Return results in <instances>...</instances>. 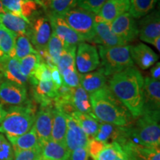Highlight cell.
I'll return each instance as SVG.
<instances>
[{"mask_svg":"<svg viewBox=\"0 0 160 160\" xmlns=\"http://www.w3.org/2000/svg\"><path fill=\"white\" fill-rule=\"evenodd\" d=\"M108 88L125 106L132 117L138 118L143 111L144 78L135 67L111 76Z\"/></svg>","mask_w":160,"mask_h":160,"instance_id":"1","label":"cell"},{"mask_svg":"<svg viewBox=\"0 0 160 160\" xmlns=\"http://www.w3.org/2000/svg\"><path fill=\"white\" fill-rule=\"evenodd\" d=\"M92 113L100 122L126 127L132 123V116L117 99L108 86L89 94Z\"/></svg>","mask_w":160,"mask_h":160,"instance_id":"2","label":"cell"},{"mask_svg":"<svg viewBox=\"0 0 160 160\" xmlns=\"http://www.w3.org/2000/svg\"><path fill=\"white\" fill-rule=\"evenodd\" d=\"M126 134L135 145L148 148H159V112L143 111L134 125L126 127Z\"/></svg>","mask_w":160,"mask_h":160,"instance_id":"3","label":"cell"},{"mask_svg":"<svg viewBox=\"0 0 160 160\" xmlns=\"http://www.w3.org/2000/svg\"><path fill=\"white\" fill-rule=\"evenodd\" d=\"M36 107L30 102L20 106H11L0 124V133L6 137H17L28 132L34 125Z\"/></svg>","mask_w":160,"mask_h":160,"instance_id":"4","label":"cell"},{"mask_svg":"<svg viewBox=\"0 0 160 160\" xmlns=\"http://www.w3.org/2000/svg\"><path fill=\"white\" fill-rule=\"evenodd\" d=\"M101 68L105 77L113 76L124 70L133 67L134 62L130 54V46L104 47L99 46Z\"/></svg>","mask_w":160,"mask_h":160,"instance_id":"5","label":"cell"},{"mask_svg":"<svg viewBox=\"0 0 160 160\" xmlns=\"http://www.w3.org/2000/svg\"><path fill=\"white\" fill-rule=\"evenodd\" d=\"M96 16L91 12L75 7L68 11L62 18L85 41L90 42L95 34Z\"/></svg>","mask_w":160,"mask_h":160,"instance_id":"6","label":"cell"},{"mask_svg":"<svg viewBox=\"0 0 160 160\" xmlns=\"http://www.w3.org/2000/svg\"><path fill=\"white\" fill-rule=\"evenodd\" d=\"M52 34V28L47 15L35 16L29 24L27 37L37 52L45 50Z\"/></svg>","mask_w":160,"mask_h":160,"instance_id":"7","label":"cell"},{"mask_svg":"<svg viewBox=\"0 0 160 160\" xmlns=\"http://www.w3.org/2000/svg\"><path fill=\"white\" fill-rule=\"evenodd\" d=\"M77 46L75 64L78 72L83 74L95 71L100 64L99 56L97 48L94 45L84 42Z\"/></svg>","mask_w":160,"mask_h":160,"instance_id":"8","label":"cell"},{"mask_svg":"<svg viewBox=\"0 0 160 160\" xmlns=\"http://www.w3.org/2000/svg\"><path fill=\"white\" fill-rule=\"evenodd\" d=\"M26 86L4 80L0 82V102L11 106L24 105L28 103Z\"/></svg>","mask_w":160,"mask_h":160,"instance_id":"9","label":"cell"},{"mask_svg":"<svg viewBox=\"0 0 160 160\" xmlns=\"http://www.w3.org/2000/svg\"><path fill=\"white\" fill-rule=\"evenodd\" d=\"M90 42L98 44L104 47L128 45V42L118 37L112 31L111 24L96 16L95 34Z\"/></svg>","mask_w":160,"mask_h":160,"instance_id":"10","label":"cell"},{"mask_svg":"<svg viewBox=\"0 0 160 160\" xmlns=\"http://www.w3.org/2000/svg\"><path fill=\"white\" fill-rule=\"evenodd\" d=\"M6 12L13 13L23 19L28 24L39 13V4L34 0H0Z\"/></svg>","mask_w":160,"mask_h":160,"instance_id":"11","label":"cell"},{"mask_svg":"<svg viewBox=\"0 0 160 160\" xmlns=\"http://www.w3.org/2000/svg\"><path fill=\"white\" fill-rule=\"evenodd\" d=\"M112 31L128 43L133 41L139 36V30L134 18L126 12L120 15L111 23Z\"/></svg>","mask_w":160,"mask_h":160,"instance_id":"12","label":"cell"},{"mask_svg":"<svg viewBox=\"0 0 160 160\" xmlns=\"http://www.w3.org/2000/svg\"><path fill=\"white\" fill-rule=\"evenodd\" d=\"M51 22L52 31L63 41L65 45L77 46L85 40L66 23L62 17L47 14Z\"/></svg>","mask_w":160,"mask_h":160,"instance_id":"13","label":"cell"},{"mask_svg":"<svg viewBox=\"0 0 160 160\" xmlns=\"http://www.w3.org/2000/svg\"><path fill=\"white\" fill-rule=\"evenodd\" d=\"M66 122L65 145L70 153L79 148H87L89 139L77 122L71 116L68 114H66Z\"/></svg>","mask_w":160,"mask_h":160,"instance_id":"14","label":"cell"},{"mask_svg":"<svg viewBox=\"0 0 160 160\" xmlns=\"http://www.w3.org/2000/svg\"><path fill=\"white\" fill-rule=\"evenodd\" d=\"M53 108V106H40L39 111L36 113L33 127L39 143L51 139Z\"/></svg>","mask_w":160,"mask_h":160,"instance_id":"15","label":"cell"},{"mask_svg":"<svg viewBox=\"0 0 160 160\" xmlns=\"http://www.w3.org/2000/svg\"><path fill=\"white\" fill-rule=\"evenodd\" d=\"M138 30L140 39L152 44L156 38L160 37L159 11H153L145 16L140 20Z\"/></svg>","mask_w":160,"mask_h":160,"instance_id":"16","label":"cell"},{"mask_svg":"<svg viewBox=\"0 0 160 160\" xmlns=\"http://www.w3.org/2000/svg\"><path fill=\"white\" fill-rule=\"evenodd\" d=\"M143 111L159 112L160 82L145 77L143 83Z\"/></svg>","mask_w":160,"mask_h":160,"instance_id":"17","label":"cell"},{"mask_svg":"<svg viewBox=\"0 0 160 160\" xmlns=\"http://www.w3.org/2000/svg\"><path fill=\"white\" fill-rule=\"evenodd\" d=\"M0 76L8 81L26 86L28 79L21 73L19 60L11 57L0 58Z\"/></svg>","mask_w":160,"mask_h":160,"instance_id":"18","label":"cell"},{"mask_svg":"<svg viewBox=\"0 0 160 160\" xmlns=\"http://www.w3.org/2000/svg\"><path fill=\"white\" fill-rule=\"evenodd\" d=\"M126 127H121L99 121V130L95 139L105 144L118 142L121 145L127 139Z\"/></svg>","mask_w":160,"mask_h":160,"instance_id":"19","label":"cell"},{"mask_svg":"<svg viewBox=\"0 0 160 160\" xmlns=\"http://www.w3.org/2000/svg\"><path fill=\"white\" fill-rule=\"evenodd\" d=\"M130 54L133 62L143 70L151 68L159 59V56L151 48L143 43L130 46Z\"/></svg>","mask_w":160,"mask_h":160,"instance_id":"20","label":"cell"},{"mask_svg":"<svg viewBox=\"0 0 160 160\" xmlns=\"http://www.w3.org/2000/svg\"><path fill=\"white\" fill-rule=\"evenodd\" d=\"M39 149L40 160H68L71 153L65 145L52 139L40 142Z\"/></svg>","mask_w":160,"mask_h":160,"instance_id":"21","label":"cell"},{"mask_svg":"<svg viewBox=\"0 0 160 160\" xmlns=\"http://www.w3.org/2000/svg\"><path fill=\"white\" fill-rule=\"evenodd\" d=\"M129 8L130 0H107L97 16L111 24L116 18L129 11Z\"/></svg>","mask_w":160,"mask_h":160,"instance_id":"22","label":"cell"},{"mask_svg":"<svg viewBox=\"0 0 160 160\" xmlns=\"http://www.w3.org/2000/svg\"><path fill=\"white\" fill-rule=\"evenodd\" d=\"M80 85L88 94L94 93L107 86V77L101 69L79 74Z\"/></svg>","mask_w":160,"mask_h":160,"instance_id":"23","label":"cell"},{"mask_svg":"<svg viewBox=\"0 0 160 160\" xmlns=\"http://www.w3.org/2000/svg\"><path fill=\"white\" fill-rule=\"evenodd\" d=\"M7 139L12 145L14 153L33 149L39 145V139L33 126L25 134L17 137H8Z\"/></svg>","mask_w":160,"mask_h":160,"instance_id":"24","label":"cell"},{"mask_svg":"<svg viewBox=\"0 0 160 160\" xmlns=\"http://www.w3.org/2000/svg\"><path fill=\"white\" fill-rule=\"evenodd\" d=\"M70 116L77 122L89 140L95 139L99 130V120H98L93 114L80 113L79 111H74Z\"/></svg>","mask_w":160,"mask_h":160,"instance_id":"25","label":"cell"},{"mask_svg":"<svg viewBox=\"0 0 160 160\" xmlns=\"http://www.w3.org/2000/svg\"><path fill=\"white\" fill-rule=\"evenodd\" d=\"M66 131H67L66 114L53 106L51 139L58 143L65 145Z\"/></svg>","mask_w":160,"mask_h":160,"instance_id":"26","label":"cell"},{"mask_svg":"<svg viewBox=\"0 0 160 160\" xmlns=\"http://www.w3.org/2000/svg\"><path fill=\"white\" fill-rule=\"evenodd\" d=\"M0 24L17 35H25L27 37L28 33V24L21 17L10 12L0 13Z\"/></svg>","mask_w":160,"mask_h":160,"instance_id":"27","label":"cell"},{"mask_svg":"<svg viewBox=\"0 0 160 160\" xmlns=\"http://www.w3.org/2000/svg\"><path fill=\"white\" fill-rule=\"evenodd\" d=\"M42 8L47 14L62 17L64 15L77 7V0H42Z\"/></svg>","mask_w":160,"mask_h":160,"instance_id":"28","label":"cell"},{"mask_svg":"<svg viewBox=\"0 0 160 160\" xmlns=\"http://www.w3.org/2000/svg\"><path fill=\"white\" fill-rule=\"evenodd\" d=\"M71 104L76 111L80 113H92V108L90 102L89 94L86 92L81 85L75 88H72Z\"/></svg>","mask_w":160,"mask_h":160,"instance_id":"29","label":"cell"},{"mask_svg":"<svg viewBox=\"0 0 160 160\" xmlns=\"http://www.w3.org/2000/svg\"><path fill=\"white\" fill-rule=\"evenodd\" d=\"M17 34L0 24V58L13 55Z\"/></svg>","mask_w":160,"mask_h":160,"instance_id":"30","label":"cell"},{"mask_svg":"<svg viewBox=\"0 0 160 160\" xmlns=\"http://www.w3.org/2000/svg\"><path fill=\"white\" fill-rule=\"evenodd\" d=\"M37 53L28 37L25 35H17L15 41V47L13 50L12 57L20 60L26 56L31 53Z\"/></svg>","mask_w":160,"mask_h":160,"instance_id":"31","label":"cell"},{"mask_svg":"<svg viewBox=\"0 0 160 160\" xmlns=\"http://www.w3.org/2000/svg\"><path fill=\"white\" fill-rule=\"evenodd\" d=\"M156 3L155 0H130L129 13L133 18L139 19L148 14Z\"/></svg>","mask_w":160,"mask_h":160,"instance_id":"32","label":"cell"},{"mask_svg":"<svg viewBox=\"0 0 160 160\" xmlns=\"http://www.w3.org/2000/svg\"><path fill=\"white\" fill-rule=\"evenodd\" d=\"M41 61V57H39L38 52L26 56L25 57L19 60L21 73L24 77L28 79V81L33 77L35 69Z\"/></svg>","mask_w":160,"mask_h":160,"instance_id":"33","label":"cell"},{"mask_svg":"<svg viewBox=\"0 0 160 160\" xmlns=\"http://www.w3.org/2000/svg\"><path fill=\"white\" fill-rule=\"evenodd\" d=\"M77 46L65 45L64 50L59 56L57 63V67L60 73L71 66L76 65V52Z\"/></svg>","mask_w":160,"mask_h":160,"instance_id":"34","label":"cell"},{"mask_svg":"<svg viewBox=\"0 0 160 160\" xmlns=\"http://www.w3.org/2000/svg\"><path fill=\"white\" fill-rule=\"evenodd\" d=\"M125 156V153L122 146L118 142H112L105 145L96 160H117Z\"/></svg>","mask_w":160,"mask_h":160,"instance_id":"35","label":"cell"},{"mask_svg":"<svg viewBox=\"0 0 160 160\" xmlns=\"http://www.w3.org/2000/svg\"><path fill=\"white\" fill-rule=\"evenodd\" d=\"M65 44L63 42L62 39H60L57 35L52 31L51 37L50 38L48 43L47 47H46V51L51 57L52 61L57 65V63L59 59V56L64 50Z\"/></svg>","mask_w":160,"mask_h":160,"instance_id":"36","label":"cell"},{"mask_svg":"<svg viewBox=\"0 0 160 160\" xmlns=\"http://www.w3.org/2000/svg\"><path fill=\"white\" fill-rule=\"evenodd\" d=\"M51 80V68L44 62L41 61L33 73V77L29 79L32 85H36L38 82H50Z\"/></svg>","mask_w":160,"mask_h":160,"instance_id":"37","label":"cell"},{"mask_svg":"<svg viewBox=\"0 0 160 160\" xmlns=\"http://www.w3.org/2000/svg\"><path fill=\"white\" fill-rule=\"evenodd\" d=\"M63 85L71 88H75L80 85L79 73L76 65L71 66L61 72Z\"/></svg>","mask_w":160,"mask_h":160,"instance_id":"38","label":"cell"},{"mask_svg":"<svg viewBox=\"0 0 160 160\" xmlns=\"http://www.w3.org/2000/svg\"><path fill=\"white\" fill-rule=\"evenodd\" d=\"M107 0H77V7L97 15Z\"/></svg>","mask_w":160,"mask_h":160,"instance_id":"39","label":"cell"},{"mask_svg":"<svg viewBox=\"0 0 160 160\" xmlns=\"http://www.w3.org/2000/svg\"><path fill=\"white\" fill-rule=\"evenodd\" d=\"M14 152L5 136L0 133V160H13Z\"/></svg>","mask_w":160,"mask_h":160,"instance_id":"40","label":"cell"},{"mask_svg":"<svg viewBox=\"0 0 160 160\" xmlns=\"http://www.w3.org/2000/svg\"><path fill=\"white\" fill-rule=\"evenodd\" d=\"M106 145L107 144L100 142L96 139H90L87 146L88 152L90 157L93 160L97 159L100 152L102 151Z\"/></svg>","mask_w":160,"mask_h":160,"instance_id":"41","label":"cell"},{"mask_svg":"<svg viewBox=\"0 0 160 160\" xmlns=\"http://www.w3.org/2000/svg\"><path fill=\"white\" fill-rule=\"evenodd\" d=\"M39 145L33 149L14 153L13 160H40Z\"/></svg>","mask_w":160,"mask_h":160,"instance_id":"42","label":"cell"},{"mask_svg":"<svg viewBox=\"0 0 160 160\" xmlns=\"http://www.w3.org/2000/svg\"><path fill=\"white\" fill-rule=\"evenodd\" d=\"M68 160H93L90 157L87 148H79L71 152Z\"/></svg>","mask_w":160,"mask_h":160,"instance_id":"43","label":"cell"},{"mask_svg":"<svg viewBox=\"0 0 160 160\" xmlns=\"http://www.w3.org/2000/svg\"><path fill=\"white\" fill-rule=\"evenodd\" d=\"M51 80L56 87L59 88L60 86L63 85L62 78L61 73H60L59 69L56 65L51 66Z\"/></svg>","mask_w":160,"mask_h":160,"instance_id":"44","label":"cell"},{"mask_svg":"<svg viewBox=\"0 0 160 160\" xmlns=\"http://www.w3.org/2000/svg\"><path fill=\"white\" fill-rule=\"evenodd\" d=\"M151 78L153 79L159 80L160 79V63L157 62L152 68L151 70Z\"/></svg>","mask_w":160,"mask_h":160,"instance_id":"45","label":"cell"},{"mask_svg":"<svg viewBox=\"0 0 160 160\" xmlns=\"http://www.w3.org/2000/svg\"><path fill=\"white\" fill-rule=\"evenodd\" d=\"M6 113H7V111L4 109V108L2 107V105L0 104V124H1L2 122L3 121L4 118L5 117Z\"/></svg>","mask_w":160,"mask_h":160,"instance_id":"46","label":"cell"},{"mask_svg":"<svg viewBox=\"0 0 160 160\" xmlns=\"http://www.w3.org/2000/svg\"><path fill=\"white\" fill-rule=\"evenodd\" d=\"M151 45H153L156 48V49L158 51H160V37H158L153 40V42H152Z\"/></svg>","mask_w":160,"mask_h":160,"instance_id":"47","label":"cell"},{"mask_svg":"<svg viewBox=\"0 0 160 160\" xmlns=\"http://www.w3.org/2000/svg\"><path fill=\"white\" fill-rule=\"evenodd\" d=\"M0 13H6L5 8H3L2 4L1 1H0Z\"/></svg>","mask_w":160,"mask_h":160,"instance_id":"48","label":"cell"},{"mask_svg":"<svg viewBox=\"0 0 160 160\" xmlns=\"http://www.w3.org/2000/svg\"><path fill=\"white\" fill-rule=\"evenodd\" d=\"M34 1L36 2L37 3H38L39 4V5L41 6L42 8V2H41V0H34Z\"/></svg>","mask_w":160,"mask_h":160,"instance_id":"49","label":"cell"},{"mask_svg":"<svg viewBox=\"0 0 160 160\" xmlns=\"http://www.w3.org/2000/svg\"><path fill=\"white\" fill-rule=\"evenodd\" d=\"M1 80H2V77L0 76V82H1Z\"/></svg>","mask_w":160,"mask_h":160,"instance_id":"50","label":"cell"},{"mask_svg":"<svg viewBox=\"0 0 160 160\" xmlns=\"http://www.w3.org/2000/svg\"><path fill=\"white\" fill-rule=\"evenodd\" d=\"M157 1H158V0H155V2H157Z\"/></svg>","mask_w":160,"mask_h":160,"instance_id":"51","label":"cell"},{"mask_svg":"<svg viewBox=\"0 0 160 160\" xmlns=\"http://www.w3.org/2000/svg\"><path fill=\"white\" fill-rule=\"evenodd\" d=\"M42 0H41V2H42Z\"/></svg>","mask_w":160,"mask_h":160,"instance_id":"52","label":"cell"}]
</instances>
